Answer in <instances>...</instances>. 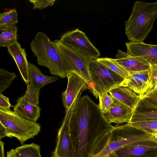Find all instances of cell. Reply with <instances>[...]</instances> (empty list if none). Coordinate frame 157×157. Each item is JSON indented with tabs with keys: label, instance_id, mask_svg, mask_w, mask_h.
<instances>
[{
	"label": "cell",
	"instance_id": "6da1fadb",
	"mask_svg": "<svg viewBox=\"0 0 157 157\" xmlns=\"http://www.w3.org/2000/svg\"><path fill=\"white\" fill-rule=\"evenodd\" d=\"M114 127L88 95L81 97L70 121L74 157H93L98 154L108 144Z\"/></svg>",
	"mask_w": 157,
	"mask_h": 157
},
{
	"label": "cell",
	"instance_id": "7a4b0ae2",
	"mask_svg": "<svg viewBox=\"0 0 157 157\" xmlns=\"http://www.w3.org/2000/svg\"><path fill=\"white\" fill-rule=\"evenodd\" d=\"M157 17V1L135 2L131 15L125 23L128 40L134 43L143 42L151 31Z\"/></svg>",
	"mask_w": 157,
	"mask_h": 157
},
{
	"label": "cell",
	"instance_id": "3957f363",
	"mask_svg": "<svg viewBox=\"0 0 157 157\" xmlns=\"http://www.w3.org/2000/svg\"><path fill=\"white\" fill-rule=\"evenodd\" d=\"M30 46L39 65L48 68L52 75L62 78L67 77V71L61 54L55 44L46 34L38 32Z\"/></svg>",
	"mask_w": 157,
	"mask_h": 157
},
{
	"label": "cell",
	"instance_id": "277c9868",
	"mask_svg": "<svg viewBox=\"0 0 157 157\" xmlns=\"http://www.w3.org/2000/svg\"><path fill=\"white\" fill-rule=\"evenodd\" d=\"M0 123L6 127L7 137L16 138L22 145L40 131V124L21 117L10 109L0 107Z\"/></svg>",
	"mask_w": 157,
	"mask_h": 157
},
{
	"label": "cell",
	"instance_id": "5b68a950",
	"mask_svg": "<svg viewBox=\"0 0 157 157\" xmlns=\"http://www.w3.org/2000/svg\"><path fill=\"white\" fill-rule=\"evenodd\" d=\"M89 71L91 82L88 89L96 99L99 95L108 93L113 88L119 86L124 79L95 59L91 60Z\"/></svg>",
	"mask_w": 157,
	"mask_h": 157
},
{
	"label": "cell",
	"instance_id": "8992f818",
	"mask_svg": "<svg viewBox=\"0 0 157 157\" xmlns=\"http://www.w3.org/2000/svg\"><path fill=\"white\" fill-rule=\"evenodd\" d=\"M114 127L111 132L108 144L93 157H105L121 147L136 141L156 140L151 134L127 124Z\"/></svg>",
	"mask_w": 157,
	"mask_h": 157
},
{
	"label": "cell",
	"instance_id": "52a82bcc",
	"mask_svg": "<svg viewBox=\"0 0 157 157\" xmlns=\"http://www.w3.org/2000/svg\"><path fill=\"white\" fill-rule=\"evenodd\" d=\"M60 52L68 72H74L86 82L91 83L89 65L92 59L82 53L61 43L59 40L53 41Z\"/></svg>",
	"mask_w": 157,
	"mask_h": 157
},
{
	"label": "cell",
	"instance_id": "ba28073f",
	"mask_svg": "<svg viewBox=\"0 0 157 157\" xmlns=\"http://www.w3.org/2000/svg\"><path fill=\"white\" fill-rule=\"evenodd\" d=\"M79 94L69 109L65 110V115L57 133L56 144L52 157H74V150L70 133L71 119L81 98Z\"/></svg>",
	"mask_w": 157,
	"mask_h": 157
},
{
	"label": "cell",
	"instance_id": "9c48e42d",
	"mask_svg": "<svg viewBox=\"0 0 157 157\" xmlns=\"http://www.w3.org/2000/svg\"><path fill=\"white\" fill-rule=\"evenodd\" d=\"M59 41L92 59H96L100 55L98 50L90 41L85 33L78 28L63 34Z\"/></svg>",
	"mask_w": 157,
	"mask_h": 157
},
{
	"label": "cell",
	"instance_id": "30bf717a",
	"mask_svg": "<svg viewBox=\"0 0 157 157\" xmlns=\"http://www.w3.org/2000/svg\"><path fill=\"white\" fill-rule=\"evenodd\" d=\"M29 83L27 88L24 98L30 103L36 105L39 104V91L44 86L59 79L57 76H46L35 65L29 62Z\"/></svg>",
	"mask_w": 157,
	"mask_h": 157
},
{
	"label": "cell",
	"instance_id": "8fae6325",
	"mask_svg": "<svg viewBox=\"0 0 157 157\" xmlns=\"http://www.w3.org/2000/svg\"><path fill=\"white\" fill-rule=\"evenodd\" d=\"M114 152L118 157H157V140L136 141L121 147Z\"/></svg>",
	"mask_w": 157,
	"mask_h": 157
},
{
	"label": "cell",
	"instance_id": "7c38bea8",
	"mask_svg": "<svg viewBox=\"0 0 157 157\" xmlns=\"http://www.w3.org/2000/svg\"><path fill=\"white\" fill-rule=\"evenodd\" d=\"M67 77L68 80L67 87L66 90L62 92L61 96L65 110L69 109L79 94L88 89L86 82L76 73L68 72Z\"/></svg>",
	"mask_w": 157,
	"mask_h": 157
},
{
	"label": "cell",
	"instance_id": "4fadbf2b",
	"mask_svg": "<svg viewBox=\"0 0 157 157\" xmlns=\"http://www.w3.org/2000/svg\"><path fill=\"white\" fill-rule=\"evenodd\" d=\"M157 119V101L146 98H140L128 122Z\"/></svg>",
	"mask_w": 157,
	"mask_h": 157
},
{
	"label": "cell",
	"instance_id": "5bb4252c",
	"mask_svg": "<svg viewBox=\"0 0 157 157\" xmlns=\"http://www.w3.org/2000/svg\"><path fill=\"white\" fill-rule=\"evenodd\" d=\"M127 52L131 56L143 59L151 64L157 65V45L127 42Z\"/></svg>",
	"mask_w": 157,
	"mask_h": 157
},
{
	"label": "cell",
	"instance_id": "9a60e30c",
	"mask_svg": "<svg viewBox=\"0 0 157 157\" xmlns=\"http://www.w3.org/2000/svg\"><path fill=\"white\" fill-rule=\"evenodd\" d=\"M149 70L131 72L120 86L128 87L139 96L144 94L150 88Z\"/></svg>",
	"mask_w": 157,
	"mask_h": 157
},
{
	"label": "cell",
	"instance_id": "2e32d148",
	"mask_svg": "<svg viewBox=\"0 0 157 157\" xmlns=\"http://www.w3.org/2000/svg\"><path fill=\"white\" fill-rule=\"evenodd\" d=\"M115 60L129 73L149 70L151 65L143 59L118 49Z\"/></svg>",
	"mask_w": 157,
	"mask_h": 157
},
{
	"label": "cell",
	"instance_id": "e0dca14e",
	"mask_svg": "<svg viewBox=\"0 0 157 157\" xmlns=\"http://www.w3.org/2000/svg\"><path fill=\"white\" fill-rule=\"evenodd\" d=\"M113 104L107 112L103 114L109 122L117 124L129 122L133 110L123 103L114 99Z\"/></svg>",
	"mask_w": 157,
	"mask_h": 157
},
{
	"label": "cell",
	"instance_id": "ac0fdd59",
	"mask_svg": "<svg viewBox=\"0 0 157 157\" xmlns=\"http://www.w3.org/2000/svg\"><path fill=\"white\" fill-rule=\"evenodd\" d=\"M7 52L15 62L24 81L27 85L29 83V67L25 49L21 44L16 42L7 48Z\"/></svg>",
	"mask_w": 157,
	"mask_h": 157
},
{
	"label": "cell",
	"instance_id": "d6986e66",
	"mask_svg": "<svg viewBox=\"0 0 157 157\" xmlns=\"http://www.w3.org/2000/svg\"><path fill=\"white\" fill-rule=\"evenodd\" d=\"M13 110L21 117L36 122L40 117L41 109L38 105L29 102L22 96L17 100Z\"/></svg>",
	"mask_w": 157,
	"mask_h": 157
},
{
	"label": "cell",
	"instance_id": "ffe728a7",
	"mask_svg": "<svg viewBox=\"0 0 157 157\" xmlns=\"http://www.w3.org/2000/svg\"><path fill=\"white\" fill-rule=\"evenodd\" d=\"M109 93L114 99L134 110L140 99V96L128 87L118 86Z\"/></svg>",
	"mask_w": 157,
	"mask_h": 157
},
{
	"label": "cell",
	"instance_id": "44dd1931",
	"mask_svg": "<svg viewBox=\"0 0 157 157\" xmlns=\"http://www.w3.org/2000/svg\"><path fill=\"white\" fill-rule=\"evenodd\" d=\"M17 29L16 25H14L8 27L1 31L0 47L8 48L17 42Z\"/></svg>",
	"mask_w": 157,
	"mask_h": 157
},
{
	"label": "cell",
	"instance_id": "7402d4cb",
	"mask_svg": "<svg viewBox=\"0 0 157 157\" xmlns=\"http://www.w3.org/2000/svg\"><path fill=\"white\" fill-rule=\"evenodd\" d=\"M14 149L18 157H42L40 146L34 143L22 145Z\"/></svg>",
	"mask_w": 157,
	"mask_h": 157
},
{
	"label": "cell",
	"instance_id": "603a6c76",
	"mask_svg": "<svg viewBox=\"0 0 157 157\" xmlns=\"http://www.w3.org/2000/svg\"><path fill=\"white\" fill-rule=\"evenodd\" d=\"M95 59L98 62L117 74L124 79L129 75V73L117 63L114 59L101 57Z\"/></svg>",
	"mask_w": 157,
	"mask_h": 157
},
{
	"label": "cell",
	"instance_id": "cb8c5ba5",
	"mask_svg": "<svg viewBox=\"0 0 157 157\" xmlns=\"http://www.w3.org/2000/svg\"><path fill=\"white\" fill-rule=\"evenodd\" d=\"M18 22L17 13L14 9H10L0 14V31Z\"/></svg>",
	"mask_w": 157,
	"mask_h": 157
},
{
	"label": "cell",
	"instance_id": "d4e9b609",
	"mask_svg": "<svg viewBox=\"0 0 157 157\" xmlns=\"http://www.w3.org/2000/svg\"><path fill=\"white\" fill-rule=\"evenodd\" d=\"M126 124L151 134L153 131L157 130V119L128 122Z\"/></svg>",
	"mask_w": 157,
	"mask_h": 157
},
{
	"label": "cell",
	"instance_id": "484cf974",
	"mask_svg": "<svg viewBox=\"0 0 157 157\" xmlns=\"http://www.w3.org/2000/svg\"><path fill=\"white\" fill-rule=\"evenodd\" d=\"M16 75L14 73H11L3 68L0 69V93L9 87Z\"/></svg>",
	"mask_w": 157,
	"mask_h": 157
},
{
	"label": "cell",
	"instance_id": "4316f807",
	"mask_svg": "<svg viewBox=\"0 0 157 157\" xmlns=\"http://www.w3.org/2000/svg\"><path fill=\"white\" fill-rule=\"evenodd\" d=\"M99 108L103 114L108 112L112 106L114 100L108 93L99 95Z\"/></svg>",
	"mask_w": 157,
	"mask_h": 157
},
{
	"label": "cell",
	"instance_id": "83f0119b",
	"mask_svg": "<svg viewBox=\"0 0 157 157\" xmlns=\"http://www.w3.org/2000/svg\"><path fill=\"white\" fill-rule=\"evenodd\" d=\"M56 0H29L34 5L33 7L34 10L36 9H43L49 6H52Z\"/></svg>",
	"mask_w": 157,
	"mask_h": 157
},
{
	"label": "cell",
	"instance_id": "f1b7e54d",
	"mask_svg": "<svg viewBox=\"0 0 157 157\" xmlns=\"http://www.w3.org/2000/svg\"><path fill=\"white\" fill-rule=\"evenodd\" d=\"M149 70V81L150 88L148 90L154 88L157 84V69L152 65Z\"/></svg>",
	"mask_w": 157,
	"mask_h": 157
},
{
	"label": "cell",
	"instance_id": "f546056e",
	"mask_svg": "<svg viewBox=\"0 0 157 157\" xmlns=\"http://www.w3.org/2000/svg\"><path fill=\"white\" fill-rule=\"evenodd\" d=\"M14 106L12 105L9 101V99L7 97L0 93V107L4 109H10Z\"/></svg>",
	"mask_w": 157,
	"mask_h": 157
},
{
	"label": "cell",
	"instance_id": "4dcf8cb0",
	"mask_svg": "<svg viewBox=\"0 0 157 157\" xmlns=\"http://www.w3.org/2000/svg\"><path fill=\"white\" fill-rule=\"evenodd\" d=\"M140 98H148L157 101V91L152 89L148 90L143 95L140 96Z\"/></svg>",
	"mask_w": 157,
	"mask_h": 157
},
{
	"label": "cell",
	"instance_id": "1f68e13d",
	"mask_svg": "<svg viewBox=\"0 0 157 157\" xmlns=\"http://www.w3.org/2000/svg\"><path fill=\"white\" fill-rule=\"evenodd\" d=\"M7 137V132L6 127L0 123V139Z\"/></svg>",
	"mask_w": 157,
	"mask_h": 157
},
{
	"label": "cell",
	"instance_id": "d6a6232c",
	"mask_svg": "<svg viewBox=\"0 0 157 157\" xmlns=\"http://www.w3.org/2000/svg\"><path fill=\"white\" fill-rule=\"evenodd\" d=\"M4 143L0 140V157H5L4 155Z\"/></svg>",
	"mask_w": 157,
	"mask_h": 157
},
{
	"label": "cell",
	"instance_id": "836d02e7",
	"mask_svg": "<svg viewBox=\"0 0 157 157\" xmlns=\"http://www.w3.org/2000/svg\"><path fill=\"white\" fill-rule=\"evenodd\" d=\"M6 157H18L14 149H11L10 151L7 152Z\"/></svg>",
	"mask_w": 157,
	"mask_h": 157
},
{
	"label": "cell",
	"instance_id": "e575fe53",
	"mask_svg": "<svg viewBox=\"0 0 157 157\" xmlns=\"http://www.w3.org/2000/svg\"><path fill=\"white\" fill-rule=\"evenodd\" d=\"M105 157H118L114 151L110 153Z\"/></svg>",
	"mask_w": 157,
	"mask_h": 157
},
{
	"label": "cell",
	"instance_id": "d590c367",
	"mask_svg": "<svg viewBox=\"0 0 157 157\" xmlns=\"http://www.w3.org/2000/svg\"><path fill=\"white\" fill-rule=\"evenodd\" d=\"M151 134L154 136L155 139L157 140V130L153 131Z\"/></svg>",
	"mask_w": 157,
	"mask_h": 157
},
{
	"label": "cell",
	"instance_id": "8d00e7d4",
	"mask_svg": "<svg viewBox=\"0 0 157 157\" xmlns=\"http://www.w3.org/2000/svg\"><path fill=\"white\" fill-rule=\"evenodd\" d=\"M153 90H154L157 91V84H156V85L155 86V87L152 89Z\"/></svg>",
	"mask_w": 157,
	"mask_h": 157
},
{
	"label": "cell",
	"instance_id": "74e56055",
	"mask_svg": "<svg viewBox=\"0 0 157 157\" xmlns=\"http://www.w3.org/2000/svg\"><path fill=\"white\" fill-rule=\"evenodd\" d=\"M152 65L153 66H154L157 69V65H153V64H152Z\"/></svg>",
	"mask_w": 157,
	"mask_h": 157
}]
</instances>
